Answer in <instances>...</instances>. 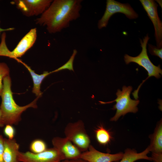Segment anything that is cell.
Returning a JSON list of instances; mask_svg holds the SVG:
<instances>
[{"mask_svg":"<svg viewBox=\"0 0 162 162\" xmlns=\"http://www.w3.org/2000/svg\"><path fill=\"white\" fill-rule=\"evenodd\" d=\"M95 134L97 141L102 145L108 144L112 139L110 132L102 125L98 126L96 129Z\"/></svg>","mask_w":162,"mask_h":162,"instance_id":"e0dca14e","label":"cell"},{"mask_svg":"<svg viewBox=\"0 0 162 162\" xmlns=\"http://www.w3.org/2000/svg\"><path fill=\"white\" fill-rule=\"evenodd\" d=\"M20 145L15 139L4 138V162H19L18 155Z\"/></svg>","mask_w":162,"mask_h":162,"instance_id":"4fadbf2b","label":"cell"},{"mask_svg":"<svg viewBox=\"0 0 162 162\" xmlns=\"http://www.w3.org/2000/svg\"><path fill=\"white\" fill-rule=\"evenodd\" d=\"M11 29H13L12 28H9V29H2V28H0V33L1 32H2V31H6V30H11Z\"/></svg>","mask_w":162,"mask_h":162,"instance_id":"4316f807","label":"cell"},{"mask_svg":"<svg viewBox=\"0 0 162 162\" xmlns=\"http://www.w3.org/2000/svg\"><path fill=\"white\" fill-rule=\"evenodd\" d=\"M118 13L124 14L129 19H134L138 17L137 14L128 4H122L114 0H107L104 14L98 22V28L100 29L106 27L111 17Z\"/></svg>","mask_w":162,"mask_h":162,"instance_id":"52a82bcc","label":"cell"},{"mask_svg":"<svg viewBox=\"0 0 162 162\" xmlns=\"http://www.w3.org/2000/svg\"><path fill=\"white\" fill-rule=\"evenodd\" d=\"M151 143L148 147L152 153L162 154V122L157 125L154 133L150 136Z\"/></svg>","mask_w":162,"mask_h":162,"instance_id":"9a60e30c","label":"cell"},{"mask_svg":"<svg viewBox=\"0 0 162 162\" xmlns=\"http://www.w3.org/2000/svg\"><path fill=\"white\" fill-rule=\"evenodd\" d=\"M64 133L65 137L70 140L82 152L88 150L91 145L90 140L82 120L69 123L64 128Z\"/></svg>","mask_w":162,"mask_h":162,"instance_id":"8992f818","label":"cell"},{"mask_svg":"<svg viewBox=\"0 0 162 162\" xmlns=\"http://www.w3.org/2000/svg\"><path fill=\"white\" fill-rule=\"evenodd\" d=\"M47 148V145L45 142L39 139L33 140L29 146L30 152L34 154L43 152Z\"/></svg>","mask_w":162,"mask_h":162,"instance_id":"ac0fdd59","label":"cell"},{"mask_svg":"<svg viewBox=\"0 0 162 162\" xmlns=\"http://www.w3.org/2000/svg\"><path fill=\"white\" fill-rule=\"evenodd\" d=\"M64 160L62 154L53 147L38 154L20 151L18 155L19 162H61Z\"/></svg>","mask_w":162,"mask_h":162,"instance_id":"ba28073f","label":"cell"},{"mask_svg":"<svg viewBox=\"0 0 162 162\" xmlns=\"http://www.w3.org/2000/svg\"><path fill=\"white\" fill-rule=\"evenodd\" d=\"M150 152L147 147L143 152L138 153L134 149L128 148L123 153L122 158L118 162H134L140 159H145L152 161L151 157H148V154Z\"/></svg>","mask_w":162,"mask_h":162,"instance_id":"2e32d148","label":"cell"},{"mask_svg":"<svg viewBox=\"0 0 162 162\" xmlns=\"http://www.w3.org/2000/svg\"><path fill=\"white\" fill-rule=\"evenodd\" d=\"M151 158L154 162H162V154L152 153Z\"/></svg>","mask_w":162,"mask_h":162,"instance_id":"cb8c5ba5","label":"cell"},{"mask_svg":"<svg viewBox=\"0 0 162 162\" xmlns=\"http://www.w3.org/2000/svg\"><path fill=\"white\" fill-rule=\"evenodd\" d=\"M52 0H16L13 2L25 16L41 15L49 7Z\"/></svg>","mask_w":162,"mask_h":162,"instance_id":"9c48e42d","label":"cell"},{"mask_svg":"<svg viewBox=\"0 0 162 162\" xmlns=\"http://www.w3.org/2000/svg\"><path fill=\"white\" fill-rule=\"evenodd\" d=\"M5 125L2 116V114L0 109V127H2Z\"/></svg>","mask_w":162,"mask_h":162,"instance_id":"484cf974","label":"cell"},{"mask_svg":"<svg viewBox=\"0 0 162 162\" xmlns=\"http://www.w3.org/2000/svg\"><path fill=\"white\" fill-rule=\"evenodd\" d=\"M4 138L0 135V162H4L3 160Z\"/></svg>","mask_w":162,"mask_h":162,"instance_id":"603a6c76","label":"cell"},{"mask_svg":"<svg viewBox=\"0 0 162 162\" xmlns=\"http://www.w3.org/2000/svg\"><path fill=\"white\" fill-rule=\"evenodd\" d=\"M132 86H123L122 90L118 89L116 93L117 98L113 100L104 102L99 101L100 104H105L116 102L112 109L116 110L114 116L112 117L110 120L116 121L122 116H124L129 112L135 113L138 111L137 106L140 101L138 99L133 100L130 98V94L132 90Z\"/></svg>","mask_w":162,"mask_h":162,"instance_id":"277c9868","label":"cell"},{"mask_svg":"<svg viewBox=\"0 0 162 162\" xmlns=\"http://www.w3.org/2000/svg\"><path fill=\"white\" fill-rule=\"evenodd\" d=\"M16 60L22 64L28 71L32 78L33 83L32 92L35 94L37 97L40 98L42 94L40 89L41 84L44 79L48 75L52 74L51 72L45 71L42 74H36L29 66L22 61L18 59Z\"/></svg>","mask_w":162,"mask_h":162,"instance_id":"5bb4252c","label":"cell"},{"mask_svg":"<svg viewBox=\"0 0 162 162\" xmlns=\"http://www.w3.org/2000/svg\"><path fill=\"white\" fill-rule=\"evenodd\" d=\"M5 125L3 130L4 134L8 139L12 140L14 139L16 133L14 128L13 125L10 124Z\"/></svg>","mask_w":162,"mask_h":162,"instance_id":"44dd1931","label":"cell"},{"mask_svg":"<svg viewBox=\"0 0 162 162\" xmlns=\"http://www.w3.org/2000/svg\"><path fill=\"white\" fill-rule=\"evenodd\" d=\"M11 81L10 75L5 77L3 80V89L1 96L2 101L0 106L5 125H16L21 120V115L27 109L37 108V102L39 97H37L29 104L20 106L15 102L11 89Z\"/></svg>","mask_w":162,"mask_h":162,"instance_id":"7a4b0ae2","label":"cell"},{"mask_svg":"<svg viewBox=\"0 0 162 162\" xmlns=\"http://www.w3.org/2000/svg\"><path fill=\"white\" fill-rule=\"evenodd\" d=\"M6 36H1L0 43V56L8 57L16 60L21 57L34 45L37 38L36 28L31 29L22 38L15 48L12 51L8 48L6 43Z\"/></svg>","mask_w":162,"mask_h":162,"instance_id":"5b68a950","label":"cell"},{"mask_svg":"<svg viewBox=\"0 0 162 162\" xmlns=\"http://www.w3.org/2000/svg\"><path fill=\"white\" fill-rule=\"evenodd\" d=\"M82 0H54L35 20L36 24L45 26L50 34L61 32L68 27L70 23L79 18Z\"/></svg>","mask_w":162,"mask_h":162,"instance_id":"6da1fadb","label":"cell"},{"mask_svg":"<svg viewBox=\"0 0 162 162\" xmlns=\"http://www.w3.org/2000/svg\"><path fill=\"white\" fill-rule=\"evenodd\" d=\"M123 154L122 152L114 154L102 152L90 145L87 151L82 152L80 158L88 162H114L120 160Z\"/></svg>","mask_w":162,"mask_h":162,"instance_id":"7c38bea8","label":"cell"},{"mask_svg":"<svg viewBox=\"0 0 162 162\" xmlns=\"http://www.w3.org/2000/svg\"><path fill=\"white\" fill-rule=\"evenodd\" d=\"M140 1L154 25L157 47L161 48L162 46V22L158 14V4L155 1L152 0H140Z\"/></svg>","mask_w":162,"mask_h":162,"instance_id":"30bf717a","label":"cell"},{"mask_svg":"<svg viewBox=\"0 0 162 162\" xmlns=\"http://www.w3.org/2000/svg\"><path fill=\"white\" fill-rule=\"evenodd\" d=\"M77 52L76 50H74L71 56L67 62L62 66L54 70L51 71V73L57 72L64 69H68L69 70H72L74 71L73 67V62L75 56L77 54Z\"/></svg>","mask_w":162,"mask_h":162,"instance_id":"ffe728a7","label":"cell"},{"mask_svg":"<svg viewBox=\"0 0 162 162\" xmlns=\"http://www.w3.org/2000/svg\"><path fill=\"white\" fill-rule=\"evenodd\" d=\"M148 50L150 53L152 55L155 56L162 59V49L159 48L152 44H148Z\"/></svg>","mask_w":162,"mask_h":162,"instance_id":"7402d4cb","label":"cell"},{"mask_svg":"<svg viewBox=\"0 0 162 162\" xmlns=\"http://www.w3.org/2000/svg\"><path fill=\"white\" fill-rule=\"evenodd\" d=\"M149 39V37L147 34L142 40H140L142 49L141 52L138 56L136 57H132L127 54H125L124 57V61L126 64H128L130 62L136 63L144 68L148 72V77L142 81L137 89L132 93L136 100L138 99L139 90L145 81L150 77L152 76L157 79L159 78L162 74V70L160 68V65L158 66L154 65L150 60L148 55L146 46Z\"/></svg>","mask_w":162,"mask_h":162,"instance_id":"3957f363","label":"cell"},{"mask_svg":"<svg viewBox=\"0 0 162 162\" xmlns=\"http://www.w3.org/2000/svg\"><path fill=\"white\" fill-rule=\"evenodd\" d=\"M52 142L53 147L63 156L65 160L80 158L82 152L70 140L66 137H54Z\"/></svg>","mask_w":162,"mask_h":162,"instance_id":"8fae6325","label":"cell"},{"mask_svg":"<svg viewBox=\"0 0 162 162\" xmlns=\"http://www.w3.org/2000/svg\"><path fill=\"white\" fill-rule=\"evenodd\" d=\"M9 68L6 64L0 62V96L3 89V80L6 76L9 75Z\"/></svg>","mask_w":162,"mask_h":162,"instance_id":"d6986e66","label":"cell"},{"mask_svg":"<svg viewBox=\"0 0 162 162\" xmlns=\"http://www.w3.org/2000/svg\"><path fill=\"white\" fill-rule=\"evenodd\" d=\"M61 162H88L87 161L81 158H79L73 160L65 159L62 161Z\"/></svg>","mask_w":162,"mask_h":162,"instance_id":"d4e9b609","label":"cell"}]
</instances>
